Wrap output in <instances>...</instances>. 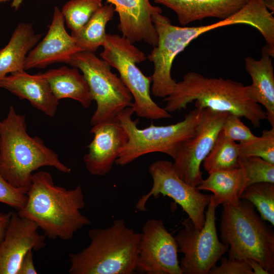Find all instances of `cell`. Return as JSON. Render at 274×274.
I'll return each instance as SVG.
<instances>
[{
	"label": "cell",
	"mask_w": 274,
	"mask_h": 274,
	"mask_svg": "<svg viewBox=\"0 0 274 274\" xmlns=\"http://www.w3.org/2000/svg\"><path fill=\"white\" fill-rule=\"evenodd\" d=\"M94 138L83 159L87 171L94 176L110 173L128 141V135L117 119L92 126Z\"/></svg>",
	"instance_id": "cell-15"
},
{
	"label": "cell",
	"mask_w": 274,
	"mask_h": 274,
	"mask_svg": "<svg viewBox=\"0 0 274 274\" xmlns=\"http://www.w3.org/2000/svg\"><path fill=\"white\" fill-rule=\"evenodd\" d=\"M272 57L264 50L262 56L256 60L251 56L245 59V68L250 75L252 83L248 86L251 98L266 109V118L274 127V72Z\"/></svg>",
	"instance_id": "cell-19"
},
{
	"label": "cell",
	"mask_w": 274,
	"mask_h": 274,
	"mask_svg": "<svg viewBox=\"0 0 274 274\" xmlns=\"http://www.w3.org/2000/svg\"><path fill=\"white\" fill-rule=\"evenodd\" d=\"M216 209L213 195L205 214L202 228H196L189 219L174 236L178 252L183 254L180 267L182 274H208L229 247L220 242L216 226Z\"/></svg>",
	"instance_id": "cell-10"
},
{
	"label": "cell",
	"mask_w": 274,
	"mask_h": 274,
	"mask_svg": "<svg viewBox=\"0 0 274 274\" xmlns=\"http://www.w3.org/2000/svg\"><path fill=\"white\" fill-rule=\"evenodd\" d=\"M115 12L112 4L103 5L76 34L72 35L82 51L95 52L105 43L107 24L113 19Z\"/></svg>",
	"instance_id": "cell-23"
},
{
	"label": "cell",
	"mask_w": 274,
	"mask_h": 274,
	"mask_svg": "<svg viewBox=\"0 0 274 274\" xmlns=\"http://www.w3.org/2000/svg\"><path fill=\"white\" fill-rule=\"evenodd\" d=\"M32 221L12 212L4 236L0 242V274H17L21 262L30 250L46 245V236L40 234Z\"/></svg>",
	"instance_id": "cell-14"
},
{
	"label": "cell",
	"mask_w": 274,
	"mask_h": 274,
	"mask_svg": "<svg viewBox=\"0 0 274 274\" xmlns=\"http://www.w3.org/2000/svg\"><path fill=\"white\" fill-rule=\"evenodd\" d=\"M238 145L235 141L219 133L211 151L203 160V166L208 173L239 167Z\"/></svg>",
	"instance_id": "cell-24"
},
{
	"label": "cell",
	"mask_w": 274,
	"mask_h": 274,
	"mask_svg": "<svg viewBox=\"0 0 274 274\" xmlns=\"http://www.w3.org/2000/svg\"><path fill=\"white\" fill-rule=\"evenodd\" d=\"M222 131L230 139L239 142H246L256 136L244 124L240 117L230 113L227 114L224 120Z\"/></svg>",
	"instance_id": "cell-30"
},
{
	"label": "cell",
	"mask_w": 274,
	"mask_h": 274,
	"mask_svg": "<svg viewBox=\"0 0 274 274\" xmlns=\"http://www.w3.org/2000/svg\"><path fill=\"white\" fill-rule=\"evenodd\" d=\"M118 13V28L130 42L144 41L156 46L158 36L152 22V15L162 9L153 6L149 0H107Z\"/></svg>",
	"instance_id": "cell-17"
},
{
	"label": "cell",
	"mask_w": 274,
	"mask_h": 274,
	"mask_svg": "<svg viewBox=\"0 0 274 274\" xmlns=\"http://www.w3.org/2000/svg\"><path fill=\"white\" fill-rule=\"evenodd\" d=\"M241 198L251 202L260 217L271 225H274V183L259 182L250 184L245 189Z\"/></svg>",
	"instance_id": "cell-26"
},
{
	"label": "cell",
	"mask_w": 274,
	"mask_h": 274,
	"mask_svg": "<svg viewBox=\"0 0 274 274\" xmlns=\"http://www.w3.org/2000/svg\"><path fill=\"white\" fill-rule=\"evenodd\" d=\"M250 0H192L191 22L206 18L225 19L238 12Z\"/></svg>",
	"instance_id": "cell-25"
},
{
	"label": "cell",
	"mask_w": 274,
	"mask_h": 274,
	"mask_svg": "<svg viewBox=\"0 0 274 274\" xmlns=\"http://www.w3.org/2000/svg\"><path fill=\"white\" fill-rule=\"evenodd\" d=\"M253 274H268L267 271L257 261L252 259H247Z\"/></svg>",
	"instance_id": "cell-35"
},
{
	"label": "cell",
	"mask_w": 274,
	"mask_h": 274,
	"mask_svg": "<svg viewBox=\"0 0 274 274\" xmlns=\"http://www.w3.org/2000/svg\"><path fill=\"white\" fill-rule=\"evenodd\" d=\"M33 250L29 251L24 256L17 274H37L33 261Z\"/></svg>",
	"instance_id": "cell-33"
},
{
	"label": "cell",
	"mask_w": 274,
	"mask_h": 274,
	"mask_svg": "<svg viewBox=\"0 0 274 274\" xmlns=\"http://www.w3.org/2000/svg\"><path fill=\"white\" fill-rule=\"evenodd\" d=\"M153 185L148 193L142 196L135 208L140 212L147 211L146 203L151 196H167L179 204L186 213L194 226L201 229L205 222L204 211L211 195L200 192L197 187L187 184L178 175L173 162L158 160L149 166Z\"/></svg>",
	"instance_id": "cell-11"
},
{
	"label": "cell",
	"mask_w": 274,
	"mask_h": 274,
	"mask_svg": "<svg viewBox=\"0 0 274 274\" xmlns=\"http://www.w3.org/2000/svg\"><path fill=\"white\" fill-rule=\"evenodd\" d=\"M238 166L249 179L248 185L259 182L274 183V163L256 156H239Z\"/></svg>",
	"instance_id": "cell-29"
},
{
	"label": "cell",
	"mask_w": 274,
	"mask_h": 274,
	"mask_svg": "<svg viewBox=\"0 0 274 274\" xmlns=\"http://www.w3.org/2000/svg\"><path fill=\"white\" fill-rule=\"evenodd\" d=\"M228 113L206 108L195 133L181 146L173 163L178 175L197 187L202 180L201 163L212 149Z\"/></svg>",
	"instance_id": "cell-12"
},
{
	"label": "cell",
	"mask_w": 274,
	"mask_h": 274,
	"mask_svg": "<svg viewBox=\"0 0 274 274\" xmlns=\"http://www.w3.org/2000/svg\"><path fill=\"white\" fill-rule=\"evenodd\" d=\"M206 109L195 108L184 119L175 124L156 126L151 124L144 128L138 127V120L132 119V107L125 108L116 117L125 130L128 141L115 163L124 166L144 155L161 152L173 159L182 144L191 138L201 120Z\"/></svg>",
	"instance_id": "cell-7"
},
{
	"label": "cell",
	"mask_w": 274,
	"mask_h": 274,
	"mask_svg": "<svg viewBox=\"0 0 274 274\" xmlns=\"http://www.w3.org/2000/svg\"><path fill=\"white\" fill-rule=\"evenodd\" d=\"M64 22L61 10L55 7L48 31L28 53L24 70L43 68L54 63L68 64L75 54L82 51L77 45L74 37L66 31Z\"/></svg>",
	"instance_id": "cell-16"
},
{
	"label": "cell",
	"mask_w": 274,
	"mask_h": 274,
	"mask_svg": "<svg viewBox=\"0 0 274 274\" xmlns=\"http://www.w3.org/2000/svg\"><path fill=\"white\" fill-rule=\"evenodd\" d=\"M12 212L3 213L0 212V242L2 240L6 229L10 221Z\"/></svg>",
	"instance_id": "cell-34"
},
{
	"label": "cell",
	"mask_w": 274,
	"mask_h": 274,
	"mask_svg": "<svg viewBox=\"0 0 274 274\" xmlns=\"http://www.w3.org/2000/svg\"><path fill=\"white\" fill-rule=\"evenodd\" d=\"M43 75L58 100L71 98L79 102L84 108L90 106L92 99L88 84L78 68L63 66L49 70Z\"/></svg>",
	"instance_id": "cell-22"
},
{
	"label": "cell",
	"mask_w": 274,
	"mask_h": 274,
	"mask_svg": "<svg viewBox=\"0 0 274 274\" xmlns=\"http://www.w3.org/2000/svg\"><path fill=\"white\" fill-rule=\"evenodd\" d=\"M177 243L161 219L148 220L141 233L135 272L182 274Z\"/></svg>",
	"instance_id": "cell-13"
},
{
	"label": "cell",
	"mask_w": 274,
	"mask_h": 274,
	"mask_svg": "<svg viewBox=\"0 0 274 274\" xmlns=\"http://www.w3.org/2000/svg\"><path fill=\"white\" fill-rule=\"evenodd\" d=\"M45 166L71 172L40 137L28 134L25 116L10 106L6 117L0 120V175L15 187L29 189L33 172Z\"/></svg>",
	"instance_id": "cell-4"
},
{
	"label": "cell",
	"mask_w": 274,
	"mask_h": 274,
	"mask_svg": "<svg viewBox=\"0 0 274 274\" xmlns=\"http://www.w3.org/2000/svg\"><path fill=\"white\" fill-rule=\"evenodd\" d=\"M220 223L221 242L229 247V259L257 261L274 273V232L250 201L240 199L222 204Z\"/></svg>",
	"instance_id": "cell-6"
},
{
	"label": "cell",
	"mask_w": 274,
	"mask_h": 274,
	"mask_svg": "<svg viewBox=\"0 0 274 274\" xmlns=\"http://www.w3.org/2000/svg\"><path fill=\"white\" fill-rule=\"evenodd\" d=\"M0 88L20 99L27 100L31 106L49 117H53L56 113L59 100L43 74L31 75L24 70L14 72L1 80Z\"/></svg>",
	"instance_id": "cell-18"
},
{
	"label": "cell",
	"mask_w": 274,
	"mask_h": 274,
	"mask_svg": "<svg viewBox=\"0 0 274 274\" xmlns=\"http://www.w3.org/2000/svg\"><path fill=\"white\" fill-rule=\"evenodd\" d=\"M220 266H213L210 274H253L247 260L227 259L221 257Z\"/></svg>",
	"instance_id": "cell-32"
},
{
	"label": "cell",
	"mask_w": 274,
	"mask_h": 274,
	"mask_svg": "<svg viewBox=\"0 0 274 274\" xmlns=\"http://www.w3.org/2000/svg\"><path fill=\"white\" fill-rule=\"evenodd\" d=\"M89 245L69 254L70 274H132L135 272L141 233L123 219L90 229Z\"/></svg>",
	"instance_id": "cell-5"
},
{
	"label": "cell",
	"mask_w": 274,
	"mask_h": 274,
	"mask_svg": "<svg viewBox=\"0 0 274 274\" xmlns=\"http://www.w3.org/2000/svg\"><path fill=\"white\" fill-rule=\"evenodd\" d=\"M264 3L267 9L273 14L274 0H264Z\"/></svg>",
	"instance_id": "cell-37"
},
{
	"label": "cell",
	"mask_w": 274,
	"mask_h": 274,
	"mask_svg": "<svg viewBox=\"0 0 274 274\" xmlns=\"http://www.w3.org/2000/svg\"><path fill=\"white\" fill-rule=\"evenodd\" d=\"M103 6L102 0H70L61 10L72 35L78 33L92 16Z\"/></svg>",
	"instance_id": "cell-27"
},
{
	"label": "cell",
	"mask_w": 274,
	"mask_h": 274,
	"mask_svg": "<svg viewBox=\"0 0 274 274\" xmlns=\"http://www.w3.org/2000/svg\"><path fill=\"white\" fill-rule=\"evenodd\" d=\"M239 156H256L274 163V127L263 131L262 135L239 142Z\"/></svg>",
	"instance_id": "cell-28"
},
{
	"label": "cell",
	"mask_w": 274,
	"mask_h": 274,
	"mask_svg": "<svg viewBox=\"0 0 274 274\" xmlns=\"http://www.w3.org/2000/svg\"><path fill=\"white\" fill-rule=\"evenodd\" d=\"M85 206L82 187L66 189L56 185L48 172L33 173L24 207L18 211L38 226L46 237L71 240L91 221L81 212Z\"/></svg>",
	"instance_id": "cell-2"
},
{
	"label": "cell",
	"mask_w": 274,
	"mask_h": 274,
	"mask_svg": "<svg viewBox=\"0 0 274 274\" xmlns=\"http://www.w3.org/2000/svg\"><path fill=\"white\" fill-rule=\"evenodd\" d=\"M163 101L164 109L169 113L185 109L195 101V108L245 117L255 127H259L266 118L265 111L250 97L248 86L230 79L206 77L194 72L187 73L177 82Z\"/></svg>",
	"instance_id": "cell-3"
},
{
	"label": "cell",
	"mask_w": 274,
	"mask_h": 274,
	"mask_svg": "<svg viewBox=\"0 0 274 274\" xmlns=\"http://www.w3.org/2000/svg\"><path fill=\"white\" fill-rule=\"evenodd\" d=\"M197 186L199 190L211 191L214 203L217 208L227 202L239 200L245 189L248 186L249 179L242 167L213 172Z\"/></svg>",
	"instance_id": "cell-21"
},
{
	"label": "cell",
	"mask_w": 274,
	"mask_h": 274,
	"mask_svg": "<svg viewBox=\"0 0 274 274\" xmlns=\"http://www.w3.org/2000/svg\"><path fill=\"white\" fill-rule=\"evenodd\" d=\"M41 37L31 24L21 22L17 25L8 44L0 49V82L8 74L25 70L27 55Z\"/></svg>",
	"instance_id": "cell-20"
},
{
	"label": "cell",
	"mask_w": 274,
	"mask_h": 274,
	"mask_svg": "<svg viewBox=\"0 0 274 274\" xmlns=\"http://www.w3.org/2000/svg\"><path fill=\"white\" fill-rule=\"evenodd\" d=\"M152 19L158 41L147 57L154 64L152 83L161 88L170 87L175 83L171 70L176 57L193 40L205 32L217 28L242 24L255 28L265 40L270 38L274 33V17L265 7L264 0H250L234 15L206 25H174L161 13L154 14Z\"/></svg>",
	"instance_id": "cell-1"
},
{
	"label": "cell",
	"mask_w": 274,
	"mask_h": 274,
	"mask_svg": "<svg viewBox=\"0 0 274 274\" xmlns=\"http://www.w3.org/2000/svg\"><path fill=\"white\" fill-rule=\"evenodd\" d=\"M27 188L13 186L0 175V202L18 211L25 206L27 199Z\"/></svg>",
	"instance_id": "cell-31"
},
{
	"label": "cell",
	"mask_w": 274,
	"mask_h": 274,
	"mask_svg": "<svg viewBox=\"0 0 274 274\" xmlns=\"http://www.w3.org/2000/svg\"><path fill=\"white\" fill-rule=\"evenodd\" d=\"M68 64L79 69L88 84L96 108L90 119L92 126L116 118L125 108L131 107L132 96L111 66L94 53L80 51Z\"/></svg>",
	"instance_id": "cell-9"
},
{
	"label": "cell",
	"mask_w": 274,
	"mask_h": 274,
	"mask_svg": "<svg viewBox=\"0 0 274 274\" xmlns=\"http://www.w3.org/2000/svg\"><path fill=\"white\" fill-rule=\"evenodd\" d=\"M10 1H12L11 7L15 10H17L20 7L23 0H0V3L8 2Z\"/></svg>",
	"instance_id": "cell-36"
},
{
	"label": "cell",
	"mask_w": 274,
	"mask_h": 274,
	"mask_svg": "<svg viewBox=\"0 0 274 274\" xmlns=\"http://www.w3.org/2000/svg\"><path fill=\"white\" fill-rule=\"evenodd\" d=\"M101 58L116 68L120 78L132 95V108L139 117L151 119L172 117L159 107L151 96V76H146L136 65L146 60L145 54L126 38L107 34Z\"/></svg>",
	"instance_id": "cell-8"
}]
</instances>
